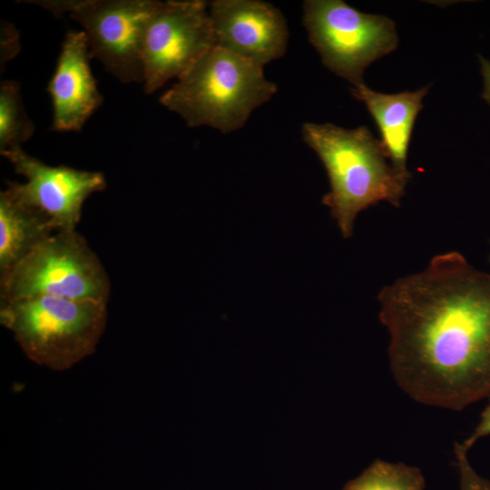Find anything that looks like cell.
Here are the masks:
<instances>
[{
  "label": "cell",
  "instance_id": "6da1fadb",
  "mask_svg": "<svg viewBox=\"0 0 490 490\" xmlns=\"http://www.w3.org/2000/svg\"><path fill=\"white\" fill-rule=\"evenodd\" d=\"M377 300L390 370L408 397L456 411L490 397V273L448 251Z\"/></svg>",
  "mask_w": 490,
  "mask_h": 490
},
{
  "label": "cell",
  "instance_id": "7a4b0ae2",
  "mask_svg": "<svg viewBox=\"0 0 490 490\" xmlns=\"http://www.w3.org/2000/svg\"><path fill=\"white\" fill-rule=\"evenodd\" d=\"M304 142L326 168L330 191L321 201L329 208L345 239L353 234L358 213L380 201L400 206L412 175L387 162L381 144L367 126L345 129L332 123L305 122Z\"/></svg>",
  "mask_w": 490,
  "mask_h": 490
},
{
  "label": "cell",
  "instance_id": "3957f363",
  "mask_svg": "<svg viewBox=\"0 0 490 490\" xmlns=\"http://www.w3.org/2000/svg\"><path fill=\"white\" fill-rule=\"evenodd\" d=\"M277 91L262 67L215 45L161 95L160 102L189 127L209 126L229 133L243 127L253 111Z\"/></svg>",
  "mask_w": 490,
  "mask_h": 490
},
{
  "label": "cell",
  "instance_id": "277c9868",
  "mask_svg": "<svg viewBox=\"0 0 490 490\" xmlns=\"http://www.w3.org/2000/svg\"><path fill=\"white\" fill-rule=\"evenodd\" d=\"M107 319L106 304L53 296L1 300L0 321L34 362L66 370L93 353Z\"/></svg>",
  "mask_w": 490,
  "mask_h": 490
},
{
  "label": "cell",
  "instance_id": "5b68a950",
  "mask_svg": "<svg viewBox=\"0 0 490 490\" xmlns=\"http://www.w3.org/2000/svg\"><path fill=\"white\" fill-rule=\"evenodd\" d=\"M109 295L108 275L76 230L54 232L0 279L1 300L53 296L107 304Z\"/></svg>",
  "mask_w": 490,
  "mask_h": 490
},
{
  "label": "cell",
  "instance_id": "8992f818",
  "mask_svg": "<svg viewBox=\"0 0 490 490\" xmlns=\"http://www.w3.org/2000/svg\"><path fill=\"white\" fill-rule=\"evenodd\" d=\"M302 23L323 64L353 86L365 69L397 47L390 18L362 13L342 0H306Z\"/></svg>",
  "mask_w": 490,
  "mask_h": 490
},
{
  "label": "cell",
  "instance_id": "52a82bcc",
  "mask_svg": "<svg viewBox=\"0 0 490 490\" xmlns=\"http://www.w3.org/2000/svg\"><path fill=\"white\" fill-rule=\"evenodd\" d=\"M215 45L208 2L157 1L141 41L144 91L152 93L179 79Z\"/></svg>",
  "mask_w": 490,
  "mask_h": 490
},
{
  "label": "cell",
  "instance_id": "ba28073f",
  "mask_svg": "<svg viewBox=\"0 0 490 490\" xmlns=\"http://www.w3.org/2000/svg\"><path fill=\"white\" fill-rule=\"evenodd\" d=\"M153 0L37 1L55 15L68 12L83 28L91 58L123 83H143L141 41Z\"/></svg>",
  "mask_w": 490,
  "mask_h": 490
},
{
  "label": "cell",
  "instance_id": "9c48e42d",
  "mask_svg": "<svg viewBox=\"0 0 490 490\" xmlns=\"http://www.w3.org/2000/svg\"><path fill=\"white\" fill-rule=\"evenodd\" d=\"M1 154L17 173L27 179L24 183L6 181V188L44 213L56 231L75 230L86 199L106 187L102 172L50 166L22 147L3 151Z\"/></svg>",
  "mask_w": 490,
  "mask_h": 490
},
{
  "label": "cell",
  "instance_id": "30bf717a",
  "mask_svg": "<svg viewBox=\"0 0 490 490\" xmlns=\"http://www.w3.org/2000/svg\"><path fill=\"white\" fill-rule=\"evenodd\" d=\"M209 14L216 45L264 68L283 56L289 28L282 12L260 0H215Z\"/></svg>",
  "mask_w": 490,
  "mask_h": 490
},
{
  "label": "cell",
  "instance_id": "8fae6325",
  "mask_svg": "<svg viewBox=\"0 0 490 490\" xmlns=\"http://www.w3.org/2000/svg\"><path fill=\"white\" fill-rule=\"evenodd\" d=\"M83 31H69L62 44L47 91L53 103L52 129L78 132L103 103L92 74Z\"/></svg>",
  "mask_w": 490,
  "mask_h": 490
},
{
  "label": "cell",
  "instance_id": "7c38bea8",
  "mask_svg": "<svg viewBox=\"0 0 490 490\" xmlns=\"http://www.w3.org/2000/svg\"><path fill=\"white\" fill-rule=\"evenodd\" d=\"M429 86L397 93H377L364 83L353 86V96L363 102L378 126L381 144L392 166L400 173L412 175L407 168V151L416 118Z\"/></svg>",
  "mask_w": 490,
  "mask_h": 490
},
{
  "label": "cell",
  "instance_id": "4fadbf2b",
  "mask_svg": "<svg viewBox=\"0 0 490 490\" xmlns=\"http://www.w3.org/2000/svg\"><path fill=\"white\" fill-rule=\"evenodd\" d=\"M56 230L47 217L9 189L0 193V279Z\"/></svg>",
  "mask_w": 490,
  "mask_h": 490
},
{
  "label": "cell",
  "instance_id": "5bb4252c",
  "mask_svg": "<svg viewBox=\"0 0 490 490\" xmlns=\"http://www.w3.org/2000/svg\"><path fill=\"white\" fill-rule=\"evenodd\" d=\"M425 487V478L417 467L376 459L341 490H424Z\"/></svg>",
  "mask_w": 490,
  "mask_h": 490
},
{
  "label": "cell",
  "instance_id": "9a60e30c",
  "mask_svg": "<svg viewBox=\"0 0 490 490\" xmlns=\"http://www.w3.org/2000/svg\"><path fill=\"white\" fill-rule=\"evenodd\" d=\"M34 132L20 95L19 84L5 80L0 85V152L21 147Z\"/></svg>",
  "mask_w": 490,
  "mask_h": 490
},
{
  "label": "cell",
  "instance_id": "2e32d148",
  "mask_svg": "<svg viewBox=\"0 0 490 490\" xmlns=\"http://www.w3.org/2000/svg\"><path fill=\"white\" fill-rule=\"evenodd\" d=\"M454 453L459 472L460 490H490V482L475 472L468 460V451L460 443L455 444Z\"/></svg>",
  "mask_w": 490,
  "mask_h": 490
},
{
  "label": "cell",
  "instance_id": "e0dca14e",
  "mask_svg": "<svg viewBox=\"0 0 490 490\" xmlns=\"http://www.w3.org/2000/svg\"><path fill=\"white\" fill-rule=\"evenodd\" d=\"M490 435V397L487 407L483 410L480 421L475 430L462 443V446L468 451L480 438Z\"/></svg>",
  "mask_w": 490,
  "mask_h": 490
},
{
  "label": "cell",
  "instance_id": "ac0fdd59",
  "mask_svg": "<svg viewBox=\"0 0 490 490\" xmlns=\"http://www.w3.org/2000/svg\"><path fill=\"white\" fill-rule=\"evenodd\" d=\"M480 62L481 73L484 79V89L482 93V97L484 100L490 104V61L478 55Z\"/></svg>",
  "mask_w": 490,
  "mask_h": 490
},
{
  "label": "cell",
  "instance_id": "d6986e66",
  "mask_svg": "<svg viewBox=\"0 0 490 490\" xmlns=\"http://www.w3.org/2000/svg\"><path fill=\"white\" fill-rule=\"evenodd\" d=\"M488 260H489V262H490V253H489V258H488Z\"/></svg>",
  "mask_w": 490,
  "mask_h": 490
}]
</instances>
